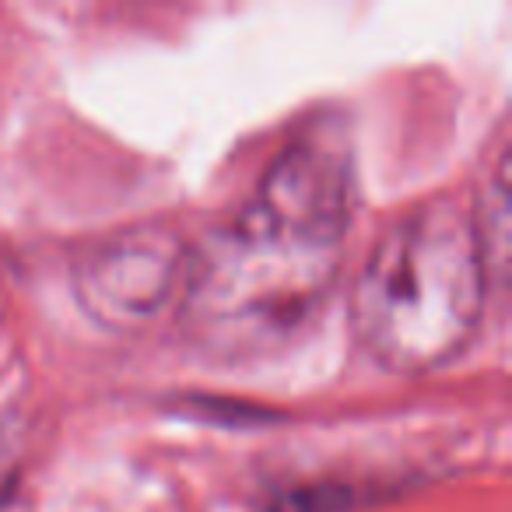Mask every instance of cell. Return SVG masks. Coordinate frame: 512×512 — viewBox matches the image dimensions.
<instances>
[{"instance_id":"1","label":"cell","mask_w":512,"mask_h":512,"mask_svg":"<svg viewBox=\"0 0 512 512\" xmlns=\"http://www.w3.org/2000/svg\"><path fill=\"white\" fill-rule=\"evenodd\" d=\"M355 207V169L341 130L285 144L253 197L186 256L176 313L211 355L278 348L334 295Z\"/></svg>"},{"instance_id":"2","label":"cell","mask_w":512,"mask_h":512,"mask_svg":"<svg viewBox=\"0 0 512 512\" xmlns=\"http://www.w3.org/2000/svg\"><path fill=\"white\" fill-rule=\"evenodd\" d=\"M474 207L428 197L379 232L351 281V327L383 369L421 376L463 355L488 302Z\"/></svg>"},{"instance_id":"3","label":"cell","mask_w":512,"mask_h":512,"mask_svg":"<svg viewBox=\"0 0 512 512\" xmlns=\"http://www.w3.org/2000/svg\"><path fill=\"white\" fill-rule=\"evenodd\" d=\"M190 246L176 228L134 225L88 246L74 264L85 316L113 334L141 330L179 302Z\"/></svg>"}]
</instances>
